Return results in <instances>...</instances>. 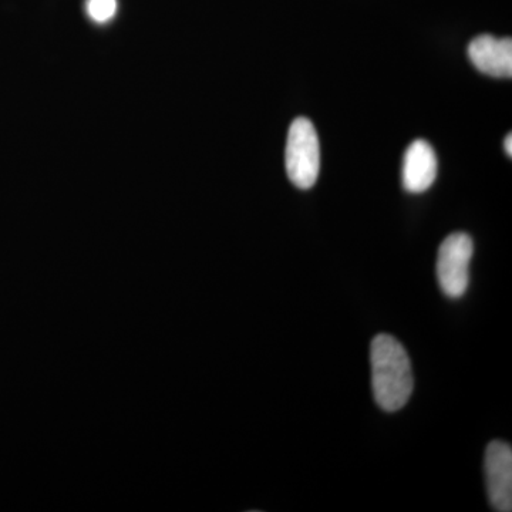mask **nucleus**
<instances>
[{"instance_id": "f257e3e1", "label": "nucleus", "mask_w": 512, "mask_h": 512, "mask_svg": "<svg viewBox=\"0 0 512 512\" xmlns=\"http://www.w3.org/2000/svg\"><path fill=\"white\" fill-rule=\"evenodd\" d=\"M372 386L376 403L384 412L403 409L413 393L414 380L409 355L399 340L377 335L370 349Z\"/></svg>"}, {"instance_id": "f03ea898", "label": "nucleus", "mask_w": 512, "mask_h": 512, "mask_svg": "<svg viewBox=\"0 0 512 512\" xmlns=\"http://www.w3.org/2000/svg\"><path fill=\"white\" fill-rule=\"evenodd\" d=\"M286 173L293 185L309 190L318 180L320 146L312 121L298 117L291 124L285 153Z\"/></svg>"}, {"instance_id": "7ed1b4c3", "label": "nucleus", "mask_w": 512, "mask_h": 512, "mask_svg": "<svg viewBox=\"0 0 512 512\" xmlns=\"http://www.w3.org/2000/svg\"><path fill=\"white\" fill-rule=\"evenodd\" d=\"M473 239L466 232H454L444 239L437 258V278L448 298H461L470 284Z\"/></svg>"}, {"instance_id": "20e7f679", "label": "nucleus", "mask_w": 512, "mask_h": 512, "mask_svg": "<svg viewBox=\"0 0 512 512\" xmlns=\"http://www.w3.org/2000/svg\"><path fill=\"white\" fill-rule=\"evenodd\" d=\"M485 478L490 503L495 511L512 510V448L495 440L485 451Z\"/></svg>"}, {"instance_id": "39448f33", "label": "nucleus", "mask_w": 512, "mask_h": 512, "mask_svg": "<svg viewBox=\"0 0 512 512\" xmlns=\"http://www.w3.org/2000/svg\"><path fill=\"white\" fill-rule=\"evenodd\" d=\"M468 57L481 73L493 77L512 76V40L491 35L477 36L468 45Z\"/></svg>"}, {"instance_id": "423d86ee", "label": "nucleus", "mask_w": 512, "mask_h": 512, "mask_svg": "<svg viewBox=\"0 0 512 512\" xmlns=\"http://www.w3.org/2000/svg\"><path fill=\"white\" fill-rule=\"evenodd\" d=\"M437 167L439 164L433 147L424 140L413 141L404 156V188L413 194L429 190L436 181Z\"/></svg>"}, {"instance_id": "0eeeda50", "label": "nucleus", "mask_w": 512, "mask_h": 512, "mask_svg": "<svg viewBox=\"0 0 512 512\" xmlns=\"http://www.w3.org/2000/svg\"><path fill=\"white\" fill-rule=\"evenodd\" d=\"M117 12V0H87V13L97 23H106Z\"/></svg>"}, {"instance_id": "6e6552de", "label": "nucleus", "mask_w": 512, "mask_h": 512, "mask_svg": "<svg viewBox=\"0 0 512 512\" xmlns=\"http://www.w3.org/2000/svg\"><path fill=\"white\" fill-rule=\"evenodd\" d=\"M505 151H507L508 157L512 156V137H511V134H508L507 138H505Z\"/></svg>"}]
</instances>
